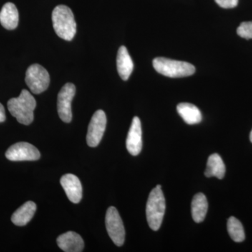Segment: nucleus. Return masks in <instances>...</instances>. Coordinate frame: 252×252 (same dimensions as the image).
Wrapping results in <instances>:
<instances>
[{"mask_svg": "<svg viewBox=\"0 0 252 252\" xmlns=\"http://www.w3.org/2000/svg\"><path fill=\"white\" fill-rule=\"evenodd\" d=\"M165 212V199L161 186L158 185L151 191L147 200L146 214L151 229L157 231L161 225Z\"/></svg>", "mask_w": 252, "mask_h": 252, "instance_id": "nucleus-3", "label": "nucleus"}, {"mask_svg": "<svg viewBox=\"0 0 252 252\" xmlns=\"http://www.w3.org/2000/svg\"><path fill=\"white\" fill-rule=\"evenodd\" d=\"M54 29L57 35L66 41H71L77 32V23L72 10L64 5H59L52 13Z\"/></svg>", "mask_w": 252, "mask_h": 252, "instance_id": "nucleus-2", "label": "nucleus"}, {"mask_svg": "<svg viewBox=\"0 0 252 252\" xmlns=\"http://www.w3.org/2000/svg\"><path fill=\"white\" fill-rule=\"evenodd\" d=\"M153 66L156 71L167 77H189L195 72V67L190 63L162 57L156 58Z\"/></svg>", "mask_w": 252, "mask_h": 252, "instance_id": "nucleus-4", "label": "nucleus"}, {"mask_svg": "<svg viewBox=\"0 0 252 252\" xmlns=\"http://www.w3.org/2000/svg\"><path fill=\"white\" fill-rule=\"evenodd\" d=\"M107 126V117L104 111L97 110L94 113L89 128H88L86 141L91 147H96L102 140Z\"/></svg>", "mask_w": 252, "mask_h": 252, "instance_id": "nucleus-8", "label": "nucleus"}, {"mask_svg": "<svg viewBox=\"0 0 252 252\" xmlns=\"http://www.w3.org/2000/svg\"><path fill=\"white\" fill-rule=\"evenodd\" d=\"M36 105L34 97L27 90H23L18 97L10 99L7 107L9 112L20 124L28 126L34 120Z\"/></svg>", "mask_w": 252, "mask_h": 252, "instance_id": "nucleus-1", "label": "nucleus"}, {"mask_svg": "<svg viewBox=\"0 0 252 252\" xmlns=\"http://www.w3.org/2000/svg\"><path fill=\"white\" fill-rule=\"evenodd\" d=\"M117 70L119 76L124 81H127L133 71L134 64L128 51L126 46L119 48L117 58Z\"/></svg>", "mask_w": 252, "mask_h": 252, "instance_id": "nucleus-13", "label": "nucleus"}, {"mask_svg": "<svg viewBox=\"0 0 252 252\" xmlns=\"http://www.w3.org/2000/svg\"><path fill=\"white\" fill-rule=\"evenodd\" d=\"M105 224L107 233L114 243L118 247L122 246L125 241V228L120 215L115 207H110L107 210Z\"/></svg>", "mask_w": 252, "mask_h": 252, "instance_id": "nucleus-6", "label": "nucleus"}, {"mask_svg": "<svg viewBox=\"0 0 252 252\" xmlns=\"http://www.w3.org/2000/svg\"><path fill=\"white\" fill-rule=\"evenodd\" d=\"M61 184L67 198L73 203L77 204L82 198V186L77 176L72 174L63 175Z\"/></svg>", "mask_w": 252, "mask_h": 252, "instance_id": "nucleus-11", "label": "nucleus"}, {"mask_svg": "<svg viewBox=\"0 0 252 252\" xmlns=\"http://www.w3.org/2000/svg\"><path fill=\"white\" fill-rule=\"evenodd\" d=\"M5 156L11 161H32L40 158V152L32 144L22 142L11 146Z\"/></svg>", "mask_w": 252, "mask_h": 252, "instance_id": "nucleus-7", "label": "nucleus"}, {"mask_svg": "<svg viewBox=\"0 0 252 252\" xmlns=\"http://www.w3.org/2000/svg\"><path fill=\"white\" fill-rule=\"evenodd\" d=\"M177 109L180 117L189 125H195L201 122V112L194 104L183 102L177 105Z\"/></svg>", "mask_w": 252, "mask_h": 252, "instance_id": "nucleus-16", "label": "nucleus"}, {"mask_svg": "<svg viewBox=\"0 0 252 252\" xmlns=\"http://www.w3.org/2000/svg\"><path fill=\"white\" fill-rule=\"evenodd\" d=\"M237 33L244 39H252V21L242 23L237 29Z\"/></svg>", "mask_w": 252, "mask_h": 252, "instance_id": "nucleus-20", "label": "nucleus"}, {"mask_svg": "<svg viewBox=\"0 0 252 252\" xmlns=\"http://www.w3.org/2000/svg\"><path fill=\"white\" fill-rule=\"evenodd\" d=\"M142 137L140 119L137 117H134L126 139V147L131 155L137 156L140 153L142 149Z\"/></svg>", "mask_w": 252, "mask_h": 252, "instance_id": "nucleus-10", "label": "nucleus"}, {"mask_svg": "<svg viewBox=\"0 0 252 252\" xmlns=\"http://www.w3.org/2000/svg\"><path fill=\"white\" fill-rule=\"evenodd\" d=\"M208 210V203L206 196L199 193L194 195L191 203L192 217L194 221L201 223L205 220Z\"/></svg>", "mask_w": 252, "mask_h": 252, "instance_id": "nucleus-17", "label": "nucleus"}, {"mask_svg": "<svg viewBox=\"0 0 252 252\" xmlns=\"http://www.w3.org/2000/svg\"><path fill=\"white\" fill-rule=\"evenodd\" d=\"M5 120H6V115H5L4 107L0 103V123L4 122Z\"/></svg>", "mask_w": 252, "mask_h": 252, "instance_id": "nucleus-22", "label": "nucleus"}, {"mask_svg": "<svg viewBox=\"0 0 252 252\" xmlns=\"http://www.w3.org/2000/svg\"><path fill=\"white\" fill-rule=\"evenodd\" d=\"M36 210V205L34 202H26L13 214L11 221L18 226H24L33 218Z\"/></svg>", "mask_w": 252, "mask_h": 252, "instance_id": "nucleus-15", "label": "nucleus"}, {"mask_svg": "<svg viewBox=\"0 0 252 252\" xmlns=\"http://www.w3.org/2000/svg\"><path fill=\"white\" fill-rule=\"evenodd\" d=\"M76 94L75 86L67 83L63 86L58 95V112L61 120L70 123L72 119V101Z\"/></svg>", "mask_w": 252, "mask_h": 252, "instance_id": "nucleus-9", "label": "nucleus"}, {"mask_svg": "<svg viewBox=\"0 0 252 252\" xmlns=\"http://www.w3.org/2000/svg\"><path fill=\"white\" fill-rule=\"evenodd\" d=\"M225 173V164L221 158L219 154H212L207 160L205 175L207 177H215L221 180L224 177Z\"/></svg>", "mask_w": 252, "mask_h": 252, "instance_id": "nucleus-18", "label": "nucleus"}, {"mask_svg": "<svg viewBox=\"0 0 252 252\" xmlns=\"http://www.w3.org/2000/svg\"><path fill=\"white\" fill-rule=\"evenodd\" d=\"M26 83L32 93L34 94H40L49 87V72L40 64H32L26 71Z\"/></svg>", "mask_w": 252, "mask_h": 252, "instance_id": "nucleus-5", "label": "nucleus"}, {"mask_svg": "<svg viewBox=\"0 0 252 252\" xmlns=\"http://www.w3.org/2000/svg\"><path fill=\"white\" fill-rule=\"evenodd\" d=\"M19 21V14L14 4L6 3L0 11V23L6 30L16 29Z\"/></svg>", "mask_w": 252, "mask_h": 252, "instance_id": "nucleus-14", "label": "nucleus"}, {"mask_svg": "<svg viewBox=\"0 0 252 252\" xmlns=\"http://www.w3.org/2000/svg\"><path fill=\"white\" fill-rule=\"evenodd\" d=\"M217 4L223 9H232L238 6V0H215Z\"/></svg>", "mask_w": 252, "mask_h": 252, "instance_id": "nucleus-21", "label": "nucleus"}, {"mask_svg": "<svg viewBox=\"0 0 252 252\" xmlns=\"http://www.w3.org/2000/svg\"><path fill=\"white\" fill-rule=\"evenodd\" d=\"M228 234L233 241L242 243L245 240V234L241 222L234 217H230L227 222Z\"/></svg>", "mask_w": 252, "mask_h": 252, "instance_id": "nucleus-19", "label": "nucleus"}, {"mask_svg": "<svg viewBox=\"0 0 252 252\" xmlns=\"http://www.w3.org/2000/svg\"><path fill=\"white\" fill-rule=\"evenodd\" d=\"M250 141L252 142V130L251 131V133H250Z\"/></svg>", "mask_w": 252, "mask_h": 252, "instance_id": "nucleus-23", "label": "nucleus"}, {"mask_svg": "<svg viewBox=\"0 0 252 252\" xmlns=\"http://www.w3.org/2000/svg\"><path fill=\"white\" fill-rule=\"evenodd\" d=\"M57 244L63 251L65 252H81L84 248V240L75 232L69 231L60 235Z\"/></svg>", "mask_w": 252, "mask_h": 252, "instance_id": "nucleus-12", "label": "nucleus"}]
</instances>
